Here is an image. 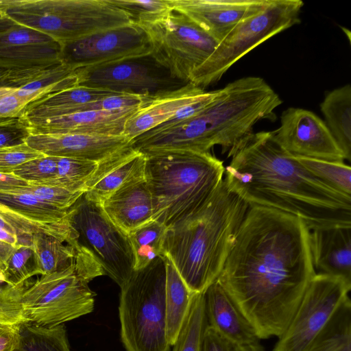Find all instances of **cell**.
<instances>
[{
  "instance_id": "1",
  "label": "cell",
  "mask_w": 351,
  "mask_h": 351,
  "mask_svg": "<svg viewBox=\"0 0 351 351\" xmlns=\"http://www.w3.org/2000/svg\"><path fill=\"white\" fill-rule=\"evenodd\" d=\"M300 218L250 206L217 280L259 339L278 338L316 274Z\"/></svg>"
},
{
  "instance_id": "2",
  "label": "cell",
  "mask_w": 351,
  "mask_h": 351,
  "mask_svg": "<svg viewBox=\"0 0 351 351\" xmlns=\"http://www.w3.org/2000/svg\"><path fill=\"white\" fill-rule=\"evenodd\" d=\"M228 186L250 206L275 209L302 219L308 228L351 226V197L318 180L273 138L253 132L225 167Z\"/></svg>"
},
{
  "instance_id": "3",
  "label": "cell",
  "mask_w": 351,
  "mask_h": 351,
  "mask_svg": "<svg viewBox=\"0 0 351 351\" xmlns=\"http://www.w3.org/2000/svg\"><path fill=\"white\" fill-rule=\"evenodd\" d=\"M282 101L260 77L237 79L218 89L213 101L191 118L158 132H146L130 142L146 154L161 150L210 152L215 145L231 158L260 121L276 119Z\"/></svg>"
},
{
  "instance_id": "4",
  "label": "cell",
  "mask_w": 351,
  "mask_h": 351,
  "mask_svg": "<svg viewBox=\"0 0 351 351\" xmlns=\"http://www.w3.org/2000/svg\"><path fill=\"white\" fill-rule=\"evenodd\" d=\"M249 206L223 179L202 205L167 228L162 254L193 293L218 279Z\"/></svg>"
},
{
  "instance_id": "5",
  "label": "cell",
  "mask_w": 351,
  "mask_h": 351,
  "mask_svg": "<svg viewBox=\"0 0 351 351\" xmlns=\"http://www.w3.org/2000/svg\"><path fill=\"white\" fill-rule=\"evenodd\" d=\"M143 154L153 220L167 228L196 210L223 179V162L210 152L161 150Z\"/></svg>"
},
{
  "instance_id": "6",
  "label": "cell",
  "mask_w": 351,
  "mask_h": 351,
  "mask_svg": "<svg viewBox=\"0 0 351 351\" xmlns=\"http://www.w3.org/2000/svg\"><path fill=\"white\" fill-rule=\"evenodd\" d=\"M102 275L93 256L84 248L78 250L74 263L42 275L26 287L21 297L24 322L53 327L92 313L95 293L88 283Z\"/></svg>"
},
{
  "instance_id": "7",
  "label": "cell",
  "mask_w": 351,
  "mask_h": 351,
  "mask_svg": "<svg viewBox=\"0 0 351 351\" xmlns=\"http://www.w3.org/2000/svg\"><path fill=\"white\" fill-rule=\"evenodd\" d=\"M165 263L158 256L120 287L121 339L126 351H171L166 333Z\"/></svg>"
},
{
  "instance_id": "8",
  "label": "cell",
  "mask_w": 351,
  "mask_h": 351,
  "mask_svg": "<svg viewBox=\"0 0 351 351\" xmlns=\"http://www.w3.org/2000/svg\"><path fill=\"white\" fill-rule=\"evenodd\" d=\"M5 16L51 37L62 46L132 23L109 0H20L7 10Z\"/></svg>"
},
{
  "instance_id": "9",
  "label": "cell",
  "mask_w": 351,
  "mask_h": 351,
  "mask_svg": "<svg viewBox=\"0 0 351 351\" xmlns=\"http://www.w3.org/2000/svg\"><path fill=\"white\" fill-rule=\"evenodd\" d=\"M303 5L300 0H270L262 10L239 21L218 43L210 57L193 71L189 82L203 89L216 84L250 51L299 23Z\"/></svg>"
},
{
  "instance_id": "10",
  "label": "cell",
  "mask_w": 351,
  "mask_h": 351,
  "mask_svg": "<svg viewBox=\"0 0 351 351\" xmlns=\"http://www.w3.org/2000/svg\"><path fill=\"white\" fill-rule=\"evenodd\" d=\"M140 25L151 40V56L171 76L186 83L218 44L190 18L173 8L159 20Z\"/></svg>"
},
{
  "instance_id": "11",
  "label": "cell",
  "mask_w": 351,
  "mask_h": 351,
  "mask_svg": "<svg viewBox=\"0 0 351 351\" xmlns=\"http://www.w3.org/2000/svg\"><path fill=\"white\" fill-rule=\"evenodd\" d=\"M67 218L78 243L93 256L104 275L121 287L134 271L128 235L112 223L100 204L84 194L69 209Z\"/></svg>"
},
{
  "instance_id": "12",
  "label": "cell",
  "mask_w": 351,
  "mask_h": 351,
  "mask_svg": "<svg viewBox=\"0 0 351 351\" xmlns=\"http://www.w3.org/2000/svg\"><path fill=\"white\" fill-rule=\"evenodd\" d=\"M77 86L115 93L154 97L186 85L152 56L127 59L76 70Z\"/></svg>"
},
{
  "instance_id": "13",
  "label": "cell",
  "mask_w": 351,
  "mask_h": 351,
  "mask_svg": "<svg viewBox=\"0 0 351 351\" xmlns=\"http://www.w3.org/2000/svg\"><path fill=\"white\" fill-rule=\"evenodd\" d=\"M351 283L340 278L316 274L273 351H306L340 304L349 297Z\"/></svg>"
},
{
  "instance_id": "14",
  "label": "cell",
  "mask_w": 351,
  "mask_h": 351,
  "mask_svg": "<svg viewBox=\"0 0 351 351\" xmlns=\"http://www.w3.org/2000/svg\"><path fill=\"white\" fill-rule=\"evenodd\" d=\"M152 45L140 25L99 32L62 46V62L77 70L151 54Z\"/></svg>"
},
{
  "instance_id": "15",
  "label": "cell",
  "mask_w": 351,
  "mask_h": 351,
  "mask_svg": "<svg viewBox=\"0 0 351 351\" xmlns=\"http://www.w3.org/2000/svg\"><path fill=\"white\" fill-rule=\"evenodd\" d=\"M271 133L274 141L293 156L335 162L346 160L325 122L310 110L287 108L281 114L280 127Z\"/></svg>"
},
{
  "instance_id": "16",
  "label": "cell",
  "mask_w": 351,
  "mask_h": 351,
  "mask_svg": "<svg viewBox=\"0 0 351 351\" xmlns=\"http://www.w3.org/2000/svg\"><path fill=\"white\" fill-rule=\"evenodd\" d=\"M62 46L51 37L9 19L0 21V64L16 68L59 64Z\"/></svg>"
},
{
  "instance_id": "17",
  "label": "cell",
  "mask_w": 351,
  "mask_h": 351,
  "mask_svg": "<svg viewBox=\"0 0 351 351\" xmlns=\"http://www.w3.org/2000/svg\"><path fill=\"white\" fill-rule=\"evenodd\" d=\"M270 0H171L218 43L241 21L265 8Z\"/></svg>"
},
{
  "instance_id": "18",
  "label": "cell",
  "mask_w": 351,
  "mask_h": 351,
  "mask_svg": "<svg viewBox=\"0 0 351 351\" xmlns=\"http://www.w3.org/2000/svg\"><path fill=\"white\" fill-rule=\"evenodd\" d=\"M122 136H93L76 134H32L25 143L47 156L65 157L100 162L130 145Z\"/></svg>"
},
{
  "instance_id": "19",
  "label": "cell",
  "mask_w": 351,
  "mask_h": 351,
  "mask_svg": "<svg viewBox=\"0 0 351 351\" xmlns=\"http://www.w3.org/2000/svg\"><path fill=\"white\" fill-rule=\"evenodd\" d=\"M140 108L117 111L90 110L40 119H21L29 134H76L122 136L127 121Z\"/></svg>"
},
{
  "instance_id": "20",
  "label": "cell",
  "mask_w": 351,
  "mask_h": 351,
  "mask_svg": "<svg viewBox=\"0 0 351 351\" xmlns=\"http://www.w3.org/2000/svg\"><path fill=\"white\" fill-rule=\"evenodd\" d=\"M308 244L316 274L338 277L351 283V226L311 230Z\"/></svg>"
},
{
  "instance_id": "21",
  "label": "cell",
  "mask_w": 351,
  "mask_h": 351,
  "mask_svg": "<svg viewBox=\"0 0 351 351\" xmlns=\"http://www.w3.org/2000/svg\"><path fill=\"white\" fill-rule=\"evenodd\" d=\"M145 156L130 145L99 162L86 186L84 197L101 204L116 191L130 181L143 176Z\"/></svg>"
},
{
  "instance_id": "22",
  "label": "cell",
  "mask_w": 351,
  "mask_h": 351,
  "mask_svg": "<svg viewBox=\"0 0 351 351\" xmlns=\"http://www.w3.org/2000/svg\"><path fill=\"white\" fill-rule=\"evenodd\" d=\"M203 294L208 326L236 346L259 341L252 326L217 280Z\"/></svg>"
},
{
  "instance_id": "23",
  "label": "cell",
  "mask_w": 351,
  "mask_h": 351,
  "mask_svg": "<svg viewBox=\"0 0 351 351\" xmlns=\"http://www.w3.org/2000/svg\"><path fill=\"white\" fill-rule=\"evenodd\" d=\"M101 206L112 223L127 234L153 220L152 196L144 176L121 187Z\"/></svg>"
},
{
  "instance_id": "24",
  "label": "cell",
  "mask_w": 351,
  "mask_h": 351,
  "mask_svg": "<svg viewBox=\"0 0 351 351\" xmlns=\"http://www.w3.org/2000/svg\"><path fill=\"white\" fill-rule=\"evenodd\" d=\"M206 91L192 83L151 97L127 121L123 135L130 141L171 118L181 108L198 99Z\"/></svg>"
},
{
  "instance_id": "25",
  "label": "cell",
  "mask_w": 351,
  "mask_h": 351,
  "mask_svg": "<svg viewBox=\"0 0 351 351\" xmlns=\"http://www.w3.org/2000/svg\"><path fill=\"white\" fill-rule=\"evenodd\" d=\"M114 94L116 93L76 86L30 103L20 119L40 120L66 116L77 112L78 108L84 104Z\"/></svg>"
},
{
  "instance_id": "26",
  "label": "cell",
  "mask_w": 351,
  "mask_h": 351,
  "mask_svg": "<svg viewBox=\"0 0 351 351\" xmlns=\"http://www.w3.org/2000/svg\"><path fill=\"white\" fill-rule=\"evenodd\" d=\"M165 263V319L167 339L175 343L191 308L195 293L188 287L169 258L162 254Z\"/></svg>"
},
{
  "instance_id": "27",
  "label": "cell",
  "mask_w": 351,
  "mask_h": 351,
  "mask_svg": "<svg viewBox=\"0 0 351 351\" xmlns=\"http://www.w3.org/2000/svg\"><path fill=\"white\" fill-rule=\"evenodd\" d=\"M326 125L346 160L351 158V86L344 85L329 91L320 104Z\"/></svg>"
},
{
  "instance_id": "28",
  "label": "cell",
  "mask_w": 351,
  "mask_h": 351,
  "mask_svg": "<svg viewBox=\"0 0 351 351\" xmlns=\"http://www.w3.org/2000/svg\"><path fill=\"white\" fill-rule=\"evenodd\" d=\"M31 247L37 275H46L62 269L76 261L80 245H71L46 234L32 235Z\"/></svg>"
},
{
  "instance_id": "29",
  "label": "cell",
  "mask_w": 351,
  "mask_h": 351,
  "mask_svg": "<svg viewBox=\"0 0 351 351\" xmlns=\"http://www.w3.org/2000/svg\"><path fill=\"white\" fill-rule=\"evenodd\" d=\"M306 351H351V301L347 298Z\"/></svg>"
},
{
  "instance_id": "30",
  "label": "cell",
  "mask_w": 351,
  "mask_h": 351,
  "mask_svg": "<svg viewBox=\"0 0 351 351\" xmlns=\"http://www.w3.org/2000/svg\"><path fill=\"white\" fill-rule=\"evenodd\" d=\"M12 351H71L65 326L43 327L21 323L18 341Z\"/></svg>"
},
{
  "instance_id": "31",
  "label": "cell",
  "mask_w": 351,
  "mask_h": 351,
  "mask_svg": "<svg viewBox=\"0 0 351 351\" xmlns=\"http://www.w3.org/2000/svg\"><path fill=\"white\" fill-rule=\"evenodd\" d=\"M76 86V70L62 62L47 69L29 84L16 88V94L28 105L45 96Z\"/></svg>"
},
{
  "instance_id": "32",
  "label": "cell",
  "mask_w": 351,
  "mask_h": 351,
  "mask_svg": "<svg viewBox=\"0 0 351 351\" xmlns=\"http://www.w3.org/2000/svg\"><path fill=\"white\" fill-rule=\"evenodd\" d=\"M0 204L28 219L44 223L68 221V210L58 208L28 193L0 192Z\"/></svg>"
},
{
  "instance_id": "33",
  "label": "cell",
  "mask_w": 351,
  "mask_h": 351,
  "mask_svg": "<svg viewBox=\"0 0 351 351\" xmlns=\"http://www.w3.org/2000/svg\"><path fill=\"white\" fill-rule=\"evenodd\" d=\"M167 229L162 223L152 220L128 234L134 255V270L145 267L162 255Z\"/></svg>"
},
{
  "instance_id": "34",
  "label": "cell",
  "mask_w": 351,
  "mask_h": 351,
  "mask_svg": "<svg viewBox=\"0 0 351 351\" xmlns=\"http://www.w3.org/2000/svg\"><path fill=\"white\" fill-rule=\"evenodd\" d=\"M99 162L65 157H57V170L51 179L33 182L60 186L74 192L86 191V186L95 172ZM32 183V182H30Z\"/></svg>"
},
{
  "instance_id": "35",
  "label": "cell",
  "mask_w": 351,
  "mask_h": 351,
  "mask_svg": "<svg viewBox=\"0 0 351 351\" xmlns=\"http://www.w3.org/2000/svg\"><path fill=\"white\" fill-rule=\"evenodd\" d=\"M207 326L204 294L195 293L172 351H202Z\"/></svg>"
},
{
  "instance_id": "36",
  "label": "cell",
  "mask_w": 351,
  "mask_h": 351,
  "mask_svg": "<svg viewBox=\"0 0 351 351\" xmlns=\"http://www.w3.org/2000/svg\"><path fill=\"white\" fill-rule=\"evenodd\" d=\"M318 180L346 196L351 197V168L344 162L294 156Z\"/></svg>"
},
{
  "instance_id": "37",
  "label": "cell",
  "mask_w": 351,
  "mask_h": 351,
  "mask_svg": "<svg viewBox=\"0 0 351 351\" xmlns=\"http://www.w3.org/2000/svg\"><path fill=\"white\" fill-rule=\"evenodd\" d=\"M124 11L132 23H149L164 17L172 9L171 0H109Z\"/></svg>"
},
{
  "instance_id": "38",
  "label": "cell",
  "mask_w": 351,
  "mask_h": 351,
  "mask_svg": "<svg viewBox=\"0 0 351 351\" xmlns=\"http://www.w3.org/2000/svg\"><path fill=\"white\" fill-rule=\"evenodd\" d=\"M36 275L37 274L31 245H19L8 260L3 275V282L12 287H21Z\"/></svg>"
},
{
  "instance_id": "39",
  "label": "cell",
  "mask_w": 351,
  "mask_h": 351,
  "mask_svg": "<svg viewBox=\"0 0 351 351\" xmlns=\"http://www.w3.org/2000/svg\"><path fill=\"white\" fill-rule=\"evenodd\" d=\"M10 192H21L34 197L62 210L69 209L84 193L66 189L38 183H29L27 186Z\"/></svg>"
},
{
  "instance_id": "40",
  "label": "cell",
  "mask_w": 351,
  "mask_h": 351,
  "mask_svg": "<svg viewBox=\"0 0 351 351\" xmlns=\"http://www.w3.org/2000/svg\"><path fill=\"white\" fill-rule=\"evenodd\" d=\"M28 286L12 287L0 280V324H20L24 322L21 297Z\"/></svg>"
},
{
  "instance_id": "41",
  "label": "cell",
  "mask_w": 351,
  "mask_h": 351,
  "mask_svg": "<svg viewBox=\"0 0 351 351\" xmlns=\"http://www.w3.org/2000/svg\"><path fill=\"white\" fill-rule=\"evenodd\" d=\"M57 170V157L44 155L19 166L13 174L29 183L52 178Z\"/></svg>"
},
{
  "instance_id": "42",
  "label": "cell",
  "mask_w": 351,
  "mask_h": 351,
  "mask_svg": "<svg viewBox=\"0 0 351 351\" xmlns=\"http://www.w3.org/2000/svg\"><path fill=\"white\" fill-rule=\"evenodd\" d=\"M44 155L25 143L0 147V173L13 174L21 165Z\"/></svg>"
},
{
  "instance_id": "43",
  "label": "cell",
  "mask_w": 351,
  "mask_h": 351,
  "mask_svg": "<svg viewBox=\"0 0 351 351\" xmlns=\"http://www.w3.org/2000/svg\"><path fill=\"white\" fill-rule=\"evenodd\" d=\"M49 67L51 66L16 68L0 64V88H19L34 80Z\"/></svg>"
},
{
  "instance_id": "44",
  "label": "cell",
  "mask_w": 351,
  "mask_h": 351,
  "mask_svg": "<svg viewBox=\"0 0 351 351\" xmlns=\"http://www.w3.org/2000/svg\"><path fill=\"white\" fill-rule=\"evenodd\" d=\"M218 90L205 92L198 99L181 108L171 118L147 132H158L173 127L191 118L208 104H209L217 94Z\"/></svg>"
},
{
  "instance_id": "45",
  "label": "cell",
  "mask_w": 351,
  "mask_h": 351,
  "mask_svg": "<svg viewBox=\"0 0 351 351\" xmlns=\"http://www.w3.org/2000/svg\"><path fill=\"white\" fill-rule=\"evenodd\" d=\"M29 134L20 118L0 119V147L23 143Z\"/></svg>"
},
{
  "instance_id": "46",
  "label": "cell",
  "mask_w": 351,
  "mask_h": 351,
  "mask_svg": "<svg viewBox=\"0 0 351 351\" xmlns=\"http://www.w3.org/2000/svg\"><path fill=\"white\" fill-rule=\"evenodd\" d=\"M27 106L16 94V88H0V119L20 118Z\"/></svg>"
},
{
  "instance_id": "47",
  "label": "cell",
  "mask_w": 351,
  "mask_h": 351,
  "mask_svg": "<svg viewBox=\"0 0 351 351\" xmlns=\"http://www.w3.org/2000/svg\"><path fill=\"white\" fill-rule=\"evenodd\" d=\"M202 351H236V346L219 335L208 325Z\"/></svg>"
},
{
  "instance_id": "48",
  "label": "cell",
  "mask_w": 351,
  "mask_h": 351,
  "mask_svg": "<svg viewBox=\"0 0 351 351\" xmlns=\"http://www.w3.org/2000/svg\"><path fill=\"white\" fill-rule=\"evenodd\" d=\"M19 325L0 324V351H12L18 341Z\"/></svg>"
},
{
  "instance_id": "49",
  "label": "cell",
  "mask_w": 351,
  "mask_h": 351,
  "mask_svg": "<svg viewBox=\"0 0 351 351\" xmlns=\"http://www.w3.org/2000/svg\"><path fill=\"white\" fill-rule=\"evenodd\" d=\"M29 182L14 174L0 173V192H10L27 186Z\"/></svg>"
},
{
  "instance_id": "50",
  "label": "cell",
  "mask_w": 351,
  "mask_h": 351,
  "mask_svg": "<svg viewBox=\"0 0 351 351\" xmlns=\"http://www.w3.org/2000/svg\"><path fill=\"white\" fill-rule=\"evenodd\" d=\"M0 241L15 247L20 245V238L14 228L0 216Z\"/></svg>"
},
{
  "instance_id": "51",
  "label": "cell",
  "mask_w": 351,
  "mask_h": 351,
  "mask_svg": "<svg viewBox=\"0 0 351 351\" xmlns=\"http://www.w3.org/2000/svg\"><path fill=\"white\" fill-rule=\"evenodd\" d=\"M16 247L0 241V280L3 282V275L8 260Z\"/></svg>"
},
{
  "instance_id": "52",
  "label": "cell",
  "mask_w": 351,
  "mask_h": 351,
  "mask_svg": "<svg viewBox=\"0 0 351 351\" xmlns=\"http://www.w3.org/2000/svg\"><path fill=\"white\" fill-rule=\"evenodd\" d=\"M236 351H265L259 341L244 346H236Z\"/></svg>"
},
{
  "instance_id": "53",
  "label": "cell",
  "mask_w": 351,
  "mask_h": 351,
  "mask_svg": "<svg viewBox=\"0 0 351 351\" xmlns=\"http://www.w3.org/2000/svg\"><path fill=\"white\" fill-rule=\"evenodd\" d=\"M20 0H0V14L5 15L7 10L17 4Z\"/></svg>"
},
{
  "instance_id": "54",
  "label": "cell",
  "mask_w": 351,
  "mask_h": 351,
  "mask_svg": "<svg viewBox=\"0 0 351 351\" xmlns=\"http://www.w3.org/2000/svg\"><path fill=\"white\" fill-rule=\"evenodd\" d=\"M4 15H1L0 14V21L1 20L2 17Z\"/></svg>"
}]
</instances>
